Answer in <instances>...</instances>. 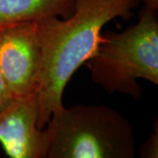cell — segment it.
<instances>
[{"instance_id":"6","label":"cell","mask_w":158,"mask_h":158,"mask_svg":"<svg viewBox=\"0 0 158 158\" xmlns=\"http://www.w3.org/2000/svg\"><path fill=\"white\" fill-rule=\"evenodd\" d=\"M76 0H0V28L48 17L68 18Z\"/></svg>"},{"instance_id":"1","label":"cell","mask_w":158,"mask_h":158,"mask_svg":"<svg viewBox=\"0 0 158 158\" xmlns=\"http://www.w3.org/2000/svg\"><path fill=\"white\" fill-rule=\"evenodd\" d=\"M140 0H76L73 13L65 19L37 21L42 53L38 90L37 127L43 129L53 113L64 107L66 85L75 72L97 50L102 29L115 19H128Z\"/></svg>"},{"instance_id":"3","label":"cell","mask_w":158,"mask_h":158,"mask_svg":"<svg viewBox=\"0 0 158 158\" xmlns=\"http://www.w3.org/2000/svg\"><path fill=\"white\" fill-rule=\"evenodd\" d=\"M102 36L85 62L94 83L109 94L118 92L137 100L141 96L138 79L158 85L157 8L144 4L136 24Z\"/></svg>"},{"instance_id":"7","label":"cell","mask_w":158,"mask_h":158,"mask_svg":"<svg viewBox=\"0 0 158 158\" xmlns=\"http://www.w3.org/2000/svg\"><path fill=\"white\" fill-rule=\"evenodd\" d=\"M138 158H158V122L156 120L152 133L143 142L139 150Z\"/></svg>"},{"instance_id":"9","label":"cell","mask_w":158,"mask_h":158,"mask_svg":"<svg viewBox=\"0 0 158 158\" xmlns=\"http://www.w3.org/2000/svg\"><path fill=\"white\" fill-rule=\"evenodd\" d=\"M140 1L144 2L145 5H148V6H150L158 9V0H140Z\"/></svg>"},{"instance_id":"5","label":"cell","mask_w":158,"mask_h":158,"mask_svg":"<svg viewBox=\"0 0 158 158\" xmlns=\"http://www.w3.org/2000/svg\"><path fill=\"white\" fill-rule=\"evenodd\" d=\"M38 94L14 99L0 113V143L10 158H43V130L37 127Z\"/></svg>"},{"instance_id":"4","label":"cell","mask_w":158,"mask_h":158,"mask_svg":"<svg viewBox=\"0 0 158 158\" xmlns=\"http://www.w3.org/2000/svg\"><path fill=\"white\" fill-rule=\"evenodd\" d=\"M41 66L37 23L0 28V71L13 99L38 94Z\"/></svg>"},{"instance_id":"8","label":"cell","mask_w":158,"mask_h":158,"mask_svg":"<svg viewBox=\"0 0 158 158\" xmlns=\"http://www.w3.org/2000/svg\"><path fill=\"white\" fill-rule=\"evenodd\" d=\"M13 100V97L9 88L7 87L0 71V113L6 107H8Z\"/></svg>"},{"instance_id":"2","label":"cell","mask_w":158,"mask_h":158,"mask_svg":"<svg viewBox=\"0 0 158 158\" xmlns=\"http://www.w3.org/2000/svg\"><path fill=\"white\" fill-rule=\"evenodd\" d=\"M42 130L43 158H136L132 125L107 106L62 107Z\"/></svg>"}]
</instances>
